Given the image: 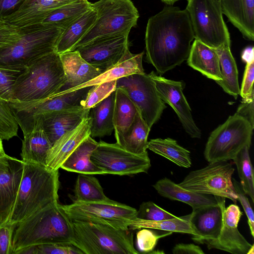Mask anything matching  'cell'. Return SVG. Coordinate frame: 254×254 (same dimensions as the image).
<instances>
[{
    "instance_id": "6da1fadb",
    "label": "cell",
    "mask_w": 254,
    "mask_h": 254,
    "mask_svg": "<svg viewBox=\"0 0 254 254\" xmlns=\"http://www.w3.org/2000/svg\"><path fill=\"white\" fill-rule=\"evenodd\" d=\"M194 35L188 11L169 5L147 22L146 59L160 74L187 60Z\"/></svg>"
},
{
    "instance_id": "7a4b0ae2",
    "label": "cell",
    "mask_w": 254,
    "mask_h": 254,
    "mask_svg": "<svg viewBox=\"0 0 254 254\" xmlns=\"http://www.w3.org/2000/svg\"><path fill=\"white\" fill-rule=\"evenodd\" d=\"M59 186V170L24 163L21 181L7 223L15 226L32 214L58 202Z\"/></svg>"
},
{
    "instance_id": "3957f363",
    "label": "cell",
    "mask_w": 254,
    "mask_h": 254,
    "mask_svg": "<svg viewBox=\"0 0 254 254\" xmlns=\"http://www.w3.org/2000/svg\"><path fill=\"white\" fill-rule=\"evenodd\" d=\"M72 238V221L58 202L36 211L15 225L13 254L29 246L71 244Z\"/></svg>"
},
{
    "instance_id": "277c9868",
    "label": "cell",
    "mask_w": 254,
    "mask_h": 254,
    "mask_svg": "<svg viewBox=\"0 0 254 254\" xmlns=\"http://www.w3.org/2000/svg\"><path fill=\"white\" fill-rule=\"evenodd\" d=\"M66 82L60 54L54 51L40 57L22 71L13 86V100L43 99L59 93Z\"/></svg>"
},
{
    "instance_id": "5b68a950",
    "label": "cell",
    "mask_w": 254,
    "mask_h": 254,
    "mask_svg": "<svg viewBox=\"0 0 254 254\" xmlns=\"http://www.w3.org/2000/svg\"><path fill=\"white\" fill-rule=\"evenodd\" d=\"M18 29V39L0 48V68L23 70L40 57L55 51L57 42L64 30L43 24Z\"/></svg>"
},
{
    "instance_id": "8992f818",
    "label": "cell",
    "mask_w": 254,
    "mask_h": 254,
    "mask_svg": "<svg viewBox=\"0 0 254 254\" xmlns=\"http://www.w3.org/2000/svg\"><path fill=\"white\" fill-rule=\"evenodd\" d=\"M71 244L84 254H137L132 230L106 225L72 221Z\"/></svg>"
},
{
    "instance_id": "52a82bcc",
    "label": "cell",
    "mask_w": 254,
    "mask_h": 254,
    "mask_svg": "<svg viewBox=\"0 0 254 254\" xmlns=\"http://www.w3.org/2000/svg\"><path fill=\"white\" fill-rule=\"evenodd\" d=\"M91 7L96 12V20L71 51L99 37L129 34L139 17L131 0H99L91 3Z\"/></svg>"
},
{
    "instance_id": "ba28073f",
    "label": "cell",
    "mask_w": 254,
    "mask_h": 254,
    "mask_svg": "<svg viewBox=\"0 0 254 254\" xmlns=\"http://www.w3.org/2000/svg\"><path fill=\"white\" fill-rule=\"evenodd\" d=\"M188 11L196 39L213 49L230 47V36L220 0H188Z\"/></svg>"
},
{
    "instance_id": "9c48e42d",
    "label": "cell",
    "mask_w": 254,
    "mask_h": 254,
    "mask_svg": "<svg viewBox=\"0 0 254 254\" xmlns=\"http://www.w3.org/2000/svg\"><path fill=\"white\" fill-rule=\"evenodd\" d=\"M254 128L242 117L235 114L211 133L204 155L209 162L232 160L245 146L250 147Z\"/></svg>"
},
{
    "instance_id": "30bf717a",
    "label": "cell",
    "mask_w": 254,
    "mask_h": 254,
    "mask_svg": "<svg viewBox=\"0 0 254 254\" xmlns=\"http://www.w3.org/2000/svg\"><path fill=\"white\" fill-rule=\"evenodd\" d=\"M91 87L80 88L68 93H58L41 100L29 102L12 100L8 103L24 135L33 129L39 118L45 114L83 108V101Z\"/></svg>"
},
{
    "instance_id": "8fae6325",
    "label": "cell",
    "mask_w": 254,
    "mask_h": 254,
    "mask_svg": "<svg viewBox=\"0 0 254 254\" xmlns=\"http://www.w3.org/2000/svg\"><path fill=\"white\" fill-rule=\"evenodd\" d=\"M62 207L72 221L106 225L122 230L128 229L136 218V209L111 199L93 202L74 200Z\"/></svg>"
},
{
    "instance_id": "7c38bea8",
    "label": "cell",
    "mask_w": 254,
    "mask_h": 254,
    "mask_svg": "<svg viewBox=\"0 0 254 254\" xmlns=\"http://www.w3.org/2000/svg\"><path fill=\"white\" fill-rule=\"evenodd\" d=\"M234 171L228 161L210 162L202 169L191 171L178 185L193 192L224 197L236 204L237 195L232 181Z\"/></svg>"
},
{
    "instance_id": "4fadbf2b",
    "label": "cell",
    "mask_w": 254,
    "mask_h": 254,
    "mask_svg": "<svg viewBox=\"0 0 254 254\" xmlns=\"http://www.w3.org/2000/svg\"><path fill=\"white\" fill-rule=\"evenodd\" d=\"M117 87L126 92L150 128L167 107L159 97L154 81L145 73L120 78L117 80Z\"/></svg>"
},
{
    "instance_id": "5bb4252c",
    "label": "cell",
    "mask_w": 254,
    "mask_h": 254,
    "mask_svg": "<svg viewBox=\"0 0 254 254\" xmlns=\"http://www.w3.org/2000/svg\"><path fill=\"white\" fill-rule=\"evenodd\" d=\"M91 160L105 174L130 176L147 173L151 167L148 153H131L117 143L98 142Z\"/></svg>"
},
{
    "instance_id": "9a60e30c",
    "label": "cell",
    "mask_w": 254,
    "mask_h": 254,
    "mask_svg": "<svg viewBox=\"0 0 254 254\" xmlns=\"http://www.w3.org/2000/svg\"><path fill=\"white\" fill-rule=\"evenodd\" d=\"M129 34H118L96 38L77 50L89 64L104 71L116 64L129 48Z\"/></svg>"
},
{
    "instance_id": "2e32d148",
    "label": "cell",
    "mask_w": 254,
    "mask_h": 254,
    "mask_svg": "<svg viewBox=\"0 0 254 254\" xmlns=\"http://www.w3.org/2000/svg\"><path fill=\"white\" fill-rule=\"evenodd\" d=\"M148 75L154 81L159 97L173 109L185 131L192 138H200L201 130L193 119L191 109L183 93L184 83L167 79L153 71Z\"/></svg>"
},
{
    "instance_id": "e0dca14e",
    "label": "cell",
    "mask_w": 254,
    "mask_h": 254,
    "mask_svg": "<svg viewBox=\"0 0 254 254\" xmlns=\"http://www.w3.org/2000/svg\"><path fill=\"white\" fill-rule=\"evenodd\" d=\"M24 162L5 153L0 156V225L9 221L20 184Z\"/></svg>"
},
{
    "instance_id": "ac0fdd59",
    "label": "cell",
    "mask_w": 254,
    "mask_h": 254,
    "mask_svg": "<svg viewBox=\"0 0 254 254\" xmlns=\"http://www.w3.org/2000/svg\"><path fill=\"white\" fill-rule=\"evenodd\" d=\"M243 212L236 204L226 207L223 211L222 226L218 237L203 242L208 249H215L233 254H247L253 245L240 233L238 225Z\"/></svg>"
},
{
    "instance_id": "d6986e66",
    "label": "cell",
    "mask_w": 254,
    "mask_h": 254,
    "mask_svg": "<svg viewBox=\"0 0 254 254\" xmlns=\"http://www.w3.org/2000/svg\"><path fill=\"white\" fill-rule=\"evenodd\" d=\"M217 204L193 209L188 215L190 227L194 232L192 239L197 243L216 239L223 223V211L225 207L224 197L216 196Z\"/></svg>"
},
{
    "instance_id": "ffe728a7",
    "label": "cell",
    "mask_w": 254,
    "mask_h": 254,
    "mask_svg": "<svg viewBox=\"0 0 254 254\" xmlns=\"http://www.w3.org/2000/svg\"><path fill=\"white\" fill-rule=\"evenodd\" d=\"M91 120L89 116L83 119L75 128L59 138L49 151L46 166L59 170L66 159L86 138L90 136Z\"/></svg>"
},
{
    "instance_id": "44dd1931",
    "label": "cell",
    "mask_w": 254,
    "mask_h": 254,
    "mask_svg": "<svg viewBox=\"0 0 254 254\" xmlns=\"http://www.w3.org/2000/svg\"><path fill=\"white\" fill-rule=\"evenodd\" d=\"M75 0H25L14 13L4 18L7 23L20 29L41 24L54 10Z\"/></svg>"
},
{
    "instance_id": "7402d4cb",
    "label": "cell",
    "mask_w": 254,
    "mask_h": 254,
    "mask_svg": "<svg viewBox=\"0 0 254 254\" xmlns=\"http://www.w3.org/2000/svg\"><path fill=\"white\" fill-rule=\"evenodd\" d=\"M89 110L82 108L51 112L41 116L36 124H41L53 145L62 135L76 127L84 118L88 117Z\"/></svg>"
},
{
    "instance_id": "603a6c76",
    "label": "cell",
    "mask_w": 254,
    "mask_h": 254,
    "mask_svg": "<svg viewBox=\"0 0 254 254\" xmlns=\"http://www.w3.org/2000/svg\"><path fill=\"white\" fill-rule=\"evenodd\" d=\"M144 52L134 54L128 48L122 58L116 64L106 70L94 79L78 86L64 89L59 93L70 92L80 88L93 86L105 82L117 80L124 76L135 73H144L142 58Z\"/></svg>"
},
{
    "instance_id": "cb8c5ba5",
    "label": "cell",
    "mask_w": 254,
    "mask_h": 254,
    "mask_svg": "<svg viewBox=\"0 0 254 254\" xmlns=\"http://www.w3.org/2000/svg\"><path fill=\"white\" fill-rule=\"evenodd\" d=\"M222 13L244 38L254 40V0H220Z\"/></svg>"
},
{
    "instance_id": "d4e9b609",
    "label": "cell",
    "mask_w": 254,
    "mask_h": 254,
    "mask_svg": "<svg viewBox=\"0 0 254 254\" xmlns=\"http://www.w3.org/2000/svg\"><path fill=\"white\" fill-rule=\"evenodd\" d=\"M60 56L66 80L65 89L86 83L103 72L87 62L77 50L66 52Z\"/></svg>"
},
{
    "instance_id": "484cf974",
    "label": "cell",
    "mask_w": 254,
    "mask_h": 254,
    "mask_svg": "<svg viewBox=\"0 0 254 254\" xmlns=\"http://www.w3.org/2000/svg\"><path fill=\"white\" fill-rule=\"evenodd\" d=\"M187 60L190 66L207 78L215 81L222 79L219 57L214 49L194 39Z\"/></svg>"
},
{
    "instance_id": "4316f807",
    "label": "cell",
    "mask_w": 254,
    "mask_h": 254,
    "mask_svg": "<svg viewBox=\"0 0 254 254\" xmlns=\"http://www.w3.org/2000/svg\"><path fill=\"white\" fill-rule=\"evenodd\" d=\"M153 187L161 196L188 204L192 209L217 204L214 195L188 190L167 178L159 180Z\"/></svg>"
},
{
    "instance_id": "83f0119b",
    "label": "cell",
    "mask_w": 254,
    "mask_h": 254,
    "mask_svg": "<svg viewBox=\"0 0 254 254\" xmlns=\"http://www.w3.org/2000/svg\"><path fill=\"white\" fill-rule=\"evenodd\" d=\"M98 142L89 136L83 140L62 164L61 168L72 172L88 175H104V171L91 160Z\"/></svg>"
},
{
    "instance_id": "f1b7e54d",
    "label": "cell",
    "mask_w": 254,
    "mask_h": 254,
    "mask_svg": "<svg viewBox=\"0 0 254 254\" xmlns=\"http://www.w3.org/2000/svg\"><path fill=\"white\" fill-rule=\"evenodd\" d=\"M23 136L20 154L21 160L24 163L46 165L47 154L52 144L41 124L37 123L31 131Z\"/></svg>"
},
{
    "instance_id": "f546056e",
    "label": "cell",
    "mask_w": 254,
    "mask_h": 254,
    "mask_svg": "<svg viewBox=\"0 0 254 254\" xmlns=\"http://www.w3.org/2000/svg\"><path fill=\"white\" fill-rule=\"evenodd\" d=\"M137 109L126 92L121 88L115 90L113 125L116 143L120 145L132 124Z\"/></svg>"
},
{
    "instance_id": "4dcf8cb0",
    "label": "cell",
    "mask_w": 254,
    "mask_h": 254,
    "mask_svg": "<svg viewBox=\"0 0 254 254\" xmlns=\"http://www.w3.org/2000/svg\"><path fill=\"white\" fill-rule=\"evenodd\" d=\"M115 91L90 109V136L102 137L114 130L113 113Z\"/></svg>"
},
{
    "instance_id": "1f68e13d",
    "label": "cell",
    "mask_w": 254,
    "mask_h": 254,
    "mask_svg": "<svg viewBox=\"0 0 254 254\" xmlns=\"http://www.w3.org/2000/svg\"><path fill=\"white\" fill-rule=\"evenodd\" d=\"M96 19V12L91 7L64 29L57 42L55 51L59 54L70 51Z\"/></svg>"
},
{
    "instance_id": "d6a6232c",
    "label": "cell",
    "mask_w": 254,
    "mask_h": 254,
    "mask_svg": "<svg viewBox=\"0 0 254 254\" xmlns=\"http://www.w3.org/2000/svg\"><path fill=\"white\" fill-rule=\"evenodd\" d=\"M219 59L221 80L216 82L224 91L237 99L240 89L238 81V71L237 64L231 52L230 47H222L214 49Z\"/></svg>"
},
{
    "instance_id": "836d02e7",
    "label": "cell",
    "mask_w": 254,
    "mask_h": 254,
    "mask_svg": "<svg viewBox=\"0 0 254 254\" xmlns=\"http://www.w3.org/2000/svg\"><path fill=\"white\" fill-rule=\"evenodd\" d=\"M91 8L87 0H75L54 10L41 24L65 29Z\"/></svg>"
},
{
    "instance_id": "e575fe53",
    "label": "cell",
    "mask_w": 254,
    "mask_h": 254,
    "mask_svg": "<svg viewBox=\"0 0 254 254\" xmlns=\"http://www.w3.org/2000/svg\"><path fill=\"white\" fill-rule=\"evenodd\" d=\"M147 149L161 155L178 166L190 168L191 165L190 152L171 138H156L148 141Z\"/></svg>"
},
{
    "instance_id": "d590c367",
    "label": "cell",
    "mask_w": 254,
    "mask_h": 254,
    "mask_svg": "<svg viewBox=\"0 0 254 254\" xmlns=\"http://www.w3.org/2000/svg\"><path fill=\"white\" fill-rule=\"evenodd\" d=\"M150 129L137 110L132 124L119 145L134 154L147 153Z\"/></svg>"
},
{
    "instance_id": "8d00e7d4",
    "label": "cell",
    "mask_w": 254,
    "mask_h": 254,
    "mask_svg": "<svg viewBox=\"0 0 254 254\" xmlns=\"http://www.w3.org/2000/svg\"><path fill=\"white\" fill-rule=\"evenodd\" d=\"M73 191L75 201L93 202L111 200L104 193L99 181L92 175L79 174Z\"/></svg>"
},
{
    "instance_id": "74e56055",
    "label": "cell",
    "mask_w": 254,
    "mask_h": 254,
    "mask_svg": "<svg viewBox=\"0 0 254 254\" xmlns=\"http://www.w3.org/2000/svg\"><path fill=\"white\" fill-rule=\"evenodd\" d=\"M146 228L172 232L195 235L189 223L188 215L164 220L151 221L136 218L132 221L129 229L134 230Z\"/></svg>"
},
{
    "instance_id": "f35d334b",
    "label": "cell",
    "mask_w": 254,
    "mask_h": 254,
    "mask_svg": "<svg viewBox=\"0 0 254 254\" xmlns=\"http://www.w3.org/2000/svg\"><path fill=\"white\" fill-rule=\"evenodd\" d=\"M250 148H243L233 158L240 179V184L247 194L254 202V173L249 154Z\"/></svg>"
},
{
    "instance_id": "ab89813d",
    "label": "cell",
    "mask_w": 254,
    "mask_h": 254,
    "mask_svg": "<svg viewBox=\"0 0 254 254\" xmlns=\"http://www.w3.org/2000/svg\"><path fill=\"white\" fill-rule=\"evenodd\" d=\"M242 59L246 63L240 94L243 99L254 98L253 83L254 78V47H248L242 52Z\"/></svg>"
},
{
    "instance_id": "60d3db41",
    "label": "cell",
    "mask_w": 254,
    "mask_h": 254,
    "mask_svg": "<svg viewBox=\"0 0 254 254\" xmlns=\"http://www.w3.org/2000/svg\"><path fill=\"white\" fill-rule=\"evenodd\" d=\"M18 128L8 101L0 98V140H8L17 136Z\"/></svg>"
},
{
    "instance_id": "b9f144b4",
    "label": "cell",
    "mask_w": 254,
    "mask_h": 254,
    "mask_svg": "<svg viewBox=\"0 0 254 254\" xmlns=\"http://www.w3.org/2000/svg\"><path fill=\"white\" fill-rule=\"evenodd\" d=\"M116 88L117 80L105 82L92 86L83 101V108L85 109H90L107 98L116 90Z\"/></svg>"
},
{
    "instance_id": "7bdbcfd3",
    "label": "cell",
    "mask_w": 254,
    "mask_h": 254,
    "mask_svg": "<svg viewBox=\"0 0 254 254\" xmlns=\"http://www.w3.org/2000/svg\"><path fill=\"white\" fill-rule=\"evenodd\" d=\"M167 231L161 234L156 233L152 229H140L136 234V245L139 253L150 254L155 248L159 239L172 234Z\"/></svg>"
},
{
    "instance_id": "ee69618b",
    "label": "cell",
    "mask_w": 254,
    "mask_h": 254,
    "mask_svg": "<svg viewBox=\"0 0 254 254\" xmlns=\"http://www.w3.org/2000/svg\"><path fill=\"white\" fill-rule=\"evenodd\" d=\"M176 217L152 201L142 202L136 214L137 218L151 221L168 220Z\"/></svg>"
},
{
    "instance_id": "f6af8a7d",
    "label": "cell",
    "mask_w": 254,
    "mask_h": 254,
    "mask_svg": "<svg viewBox=\"0 0 254 254\" xmlns=\"http://www.w3.org/2000/svg\"><path fill=\"white\" fill-rule=\"evenodd\" d=\"M23 70L0 68V98L9 101L13 100L15 82Z\"/></svg>"
},
{
    "instance_id": "bcb514c9",
    "label": "cell",
    "mask_w": 254,
    "mask_h": 254,
    "mask_svg": "<svg viewBox=\"0 0 254 254\" xmlns=\"http://www.w3.org/2000/svg\"><path fill=\"white\" fill-rule=\"evenodd\" d=\"M37 254H84L71 243H51L37 246Z\"/></svg>"
},
{
    "instance_id": "7dc6e473",
    "label": "cell",
    "mask_w": 254,
    "mask_h": 254,
    "mask_svg": "<svg viewBox=\"0 0 254 254\" xmlns=\"http://www.w3.org/2000/svg\"><path fill=\"white\" fill-rule=\"evenodd\" d=\"M232 181L237 195V200L240 201L243 206V209L248 218V222L251 234L254 237V216L253 209L250 204V202L247 196V194L244 191L240 183L238 182L235 179H232Z\"/></svg>"
},
{
    "instance_id": "c3c4849f",
    "label": "cell",
    "mask_w": 254,
    "mask_h": 254,
    "mask_svg": "<svg viewBox=\"0 0 254 254\" xmlns=\"http://www.w3.org/2000/svg\"><path fill=\"white\" fill-rule=\"evenodd\" d=\"M15 226L6 223L0 225V254H13L12 237Z\"/></svg>"
},
{
    "instance_id": "681fc988",
    "label": "cell",
    "mask_w": 254,
    "mask_h": 254,
    "mask_svg": "<svg viewBox=\"0 0 254 254\" xmlns=\"http://www.w3.org/2000/svg\"><path fill=\"white\" fill-rule=\"evenodd\" d=\"M20 36L18 28L0 20V48L10 45Z\"/></svg>"
},
{
    "instance_id": "f907efd6",
    "label": "cell",
    "mask_w": 254,
    "mask_h": 254,
    "mask_svg": "<svg viewBox=\"0 0 254 254\" xmlns=\"http://www.w3.org/2000/svg\"><path fill=\"white\" fill-rule=\"evenodd\" d=\"M254 98L243 99L236 112V114L247 120L254 127Z\"/></svg>"
},
{
    "instance_id": "816d5d0a",
    "label": "cell",
    "mask_w": 254,
    "mask_h": 254,
    "mask_svg": "<svg viewBox=\"0 0 254 254\" xmlns=\"http://www.w3.org/2000/svg\"><path fill=\"white\" fill-rule=\"evenodd\" d=\"M25 0H0V20L16 11Z\"/></svg>"
},
{
    "instance_id": "f5cc1de1",
    "label": "cell",
    "mask_w": 254,
    "mask_h": 254,
    "mask_svg": "<svg viewBox=\"0 0 254 254\" xmlns=\"http://www.w3.org/2000/svg\"><path fill=\"white\" fill-rule=\"evenodd\" d=\"M174 254H204L203 250L198 246L193 244L180 243L175 246L172 250Z\"/></svg>"
},
{
    "instance_id": "db71d44e",
    "label": "cell",
    "mask_w": 254,
    "mask_h": 254,
    "mask_svg": "<svg viewBox=\"0 0 254 254\" xmlns=\"http://www.w3.org/2000/svg\"><path fill=\"white\" fill-rule=\"evenodd\" d=\"M14 254H37V246L23 248L16 252Z\"/></svg>"
},
{
    "instance_id": "11a10c76",
    "label": "cell",
    "mask_w": 254,
    "mask_h": 254,
    "mask_svg": "<svg viewBox=\"0 0 254 254\" xmlns=\"http://www.w3.org/2000/svg\"><path fill=\"white\" fill-rule=\"evenodd\" d=\"M163 2L169 5H173L174 3L179 0H161Z\"/></svg>"
},
{
    "instance_id": "9f6ffc18",
    "label": "cell",
    "mask_w": 254,
    "mask_h": 254,
    "mask_svg": "<svg viewBox=\"0 0 254 254\" xmlns=\"http://www.w3.org/2000/svg\"><path fill=\"white\" fill-rule=\"evenodd\" d=\"M4 151L3 148L2 141L0 140V156L4 154Z\"/></svg>"
},
{
    "instance_id": "6f0895ef",
    "label": "cell",
    "mask_w": 254,
    "mask_h": 254,
    "mask_svg": "<svg viewBox=\"0 0 254 254\" xmlns=\"http://www.w3.org/2000/svg\"><path fill=\"white\" fill-rule=\"evenodd\" d=\"M254 245L253 244L252 247L249 250V252H248L247 254H254Z\"/></svg>"
}]
</instances>
